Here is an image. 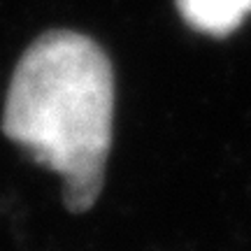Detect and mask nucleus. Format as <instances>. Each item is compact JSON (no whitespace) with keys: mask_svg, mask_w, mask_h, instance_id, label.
Masks as SVG:
<instances>
[{"mask_svg":"<svg viewBox=\"0 0 251 251\" xmlns=\"http://www.w3.org/2000/svg\"><path fill=\"white\" fill-rule=\"evenodd\" d=\"M191 28L209 35H228L251 14V0H177Z\"/></svg>","mask_w":251,"mask_h":251,"instance_id":"2","label":"nucleus"},{"mask_svg":"<svg viewBox=\"0 0 251 251\" xmlns=\"http://www.w3.org/2000/svg\"><path fill=\"white\" fill-rule=\"evenodd\" d=\"M114 121V72L91 37L49 30L19 61L2 133L63 177L65 207L81 214L105 184Z\"/></svg>","mask_w":251,"mask_h":251,"instance_id":"1","label":"nucleus"}]
</instances>
